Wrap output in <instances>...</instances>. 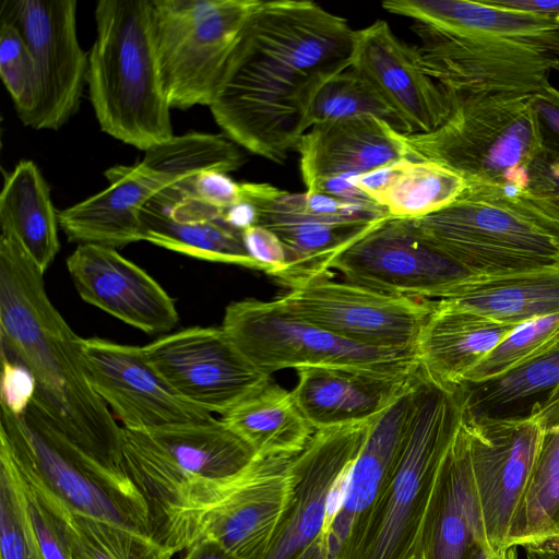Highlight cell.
<instances>
[{
  "label": "cell",
  "mask_w": 559,
  "mask_h": 559,
  "mask_svg": "<svg viewBox=\"0 0 559 559\" xmlns=\"http://www.w3.org/2000/svg\"><path fill=\"white\" fill-rule=\"evenodd\" d=\"M203 202L226 210L242 200L241 183L221 171H204L180 180Z\"/></svg>",
  "instance_id": "obj_47"
},
{
  "label": "cell",
  "mask_w": 559,
  "mask_h": 559,
  "mask_svg": "<svg viewBox=\"0 0 559 559\" xmlns=\"http://www.w3.org/2000/svg\"><path fill=\"white\" fill-rule=\"evenodd\" d=\"M143 431L195 483L231 479L259 457L221 418Z\"/></svg>",
  "instance_id": "obj_31"
},
{
  "label": "cell",
  "mask_w": 559,
  "mask_h": 559,
  "mask_svg": "<svg viewBox=\"0 0 559 559\" xmlns=\"http://www.w3.org/2000/svg\"><path fill=\"white\" fill-rule=\"evenodd\" d=\"M520 193L559 223V153L542 148L527 168Z\"/></svg>",
  "instance_id": "obj_44"
},
{
  "label": "cell",
  "mask_w": 559,
  "mask_h": 559,
  "mask_svg": "<svg viewBox=\"0 0 559 559\" xmlns=\"http://www.w3.org/2000/svg\"><path fill=\"white\" fill-rule=\"evenodd\" d=\"M76 0H3L1 22L24 39L35 68L36 104L27 121L58 130L78 111L87 80L88 55L76 34Z\"/></svg>",
  "instance_id": "obj_14"
},
{
  "label": "cell",
  "mask_w": 559,
  "mask_h": 559,
  "mask_svg": "<svg viewBox=\"0 0 559 559\" xmlns=\"http://www.w3.org/2000/svg\"><path fill=\"white\" fill-rule=\"evenodd\" d=\"M262 372L286 368L347 367L404 374L419 369L416 354L369 347L344 340L288 310L275 298L230 302L222 326Z\"/></svg>",
  "instance_id": "obj_8"
},
{
  "label": "cell",
  "mask_w": 559,
  "mask_h": 559,
  "mask_svg": "<svg viewBox=\"0 0 559 559\" xmlns=\"http://www.w3.org/2000/svg\"><path fill=\"white\" fill-rule=\"evenodd\" d=\"M298 317L350 342L416 354L432 301L338 281L330 272L296 282L277 297Z\"/></svg>",
  "instance_id": "obj_12"
},
{
  "label": "cell",
  "mask_w": 559,
  "mask_h": 559,
  "mask_svg": "<svg viewBox=\"0 0 559 559\" xmlns=\"http://www.w3.org/2000/svg\"><path fill=\"white\" fill-rule=\"evenodd\" d=\"M526 559H559V538L524 547Z\"/></svg>",
  "instance_id": "obj_52"
},
{
  "label": "cell",
  "mask_w": 559,
  "mask_h": 559,
  "mask_svg": "<svg viewBox=\"0 0 559 559\" xmlns=\"http://www.w3.org/2000/svg\"><path fill=\"white\" fill-rule=\"evenodd\" d=\"M143 350L180 396L222 416L271 382L222 328L180 330L143 346Z\"/></svg>",
  "instance_id": "obj_15"
},
{
  "label": "cell",
  "mask_w": 559,
  "mask_h": 559,
  "mask_svg": "<svg viewBox=\"0 0 559 559\" xmlns=\"http://www.w3.org/2000/svg\"><path fill=\"white\" fill-rule=\"evenodd\" d=\"M295 401L314 430L370 421L386 411L418 376L347 367L296 369Z\"/></svg>",
  "instance_id": "obj_24"
},
{
  "label": "cell",
  "mask_w": 559,
  "mask_h": 559,
  "mask_svg": "<svg viewBox=\"0 0 559 559\" xmlns=\"http://www.w3.org/2000/svg\"><path fill=\"white\" fill-rule=\"evenodd\" d=\"M67 269L84 301L135 329L167 333L179 321L166 290L114 248L78 245L67 258Z\"/></svg>",
  "instance_id": "obj_21"
},
{
  "label": "cell",
  "mask_w": 559,
  "mask_h": 559,
  "mask_svg": "<svg viewBox=\"0 0 559 559\" xmlns=\"http://www.w3.org/2000/svg\"><path fill=\"white\" fill-rule=\"evenodd\" d=\"M464 415L461 386L440 385L420 370L408 437L382 495L358 559H416L447 453Z\"/></svg>",
  "instance_id": "obj_6"
},
{
  "label": "cell",
  "mask_w": 559,
  "mask_h": 559,
  "mask_svg": "<svg viewBox=\"0 0 559 559\" xmlns=\"http://www.w3.org/2000/svg\"><path fill=\"white\" fill-rule=\"evenodd\" d=\"M180 559H238L221 544L210 537H199L187 549Z\"/></svg>",
  "instance_id": "obj_51"
},
{
  "label": "cell",
  "mask_w": 559,
  "mask_h": 559,
  "mask_svg": "<svg viewBox=\"0 0 559 559\" xmlns=\"http://www.w3.org/2000/svg\"><path fill=\"white\" fill-rule=\"evenodd\" d=\"M425 72L452 100L475 94L532 95L559 71V55L506 38L453 34L415 22Z\"/></svg>",
  "instance_id": "obj_10"
},
{
  "label": "cell",
  "mask_w": 559,
  "mask_h": 559,
  "mask_svg": "<svg viewBox=\"0 0 559 559\" xmlns=\"http://www.w3.org/2000/svg\"><path fill=\"white\" fill-rule=\"evenodd\" d=\"M81 341L50 301L44 274L16 240L1 234V354L32 373V404L64 437L100 465L128 475L123 427L88 381Z\"/></svg>",
  "instance_id": "obj_2"
},
{
  "label": "cell",
  "mask_w": 559,
  "mask_h": 559,
  "mask_svg": "<svg viewBox=\"0 0 559 559\" xmlns=\"http://www.w3.org/2000/svg\"><path fill=\"white\" fill-rule=\"evenodd\" d=\"M142 162L175 183L204 171L228 174L242 165L243 156L225 134L188 132L150 148Z\"/></svg>",
  "instance_id": "obj_38"
},
{
  "label": "cell",
  "mask_w": 559,
  "mask_h": 559,
  "mask_svg": "<svg viewBox=\"0 0 559 559\" xmlns=\"http://www.w3.org/2000/svg\"><path fill=\"white\" fill-rule=\"evenodd\" d=\"M536 417L540 425L539 448L512 522L509 548L559 538V399Z\"/></svg>",
  "instance_id": "obj_35"
},
{
  "label": "cell",
  "mask_w": 559,
  "mask_h": 559,
  "mask_svg": "<svg viewBox=\"0 0 559 559\" xmlns=\"http://www.w3.org/2000/svg\"><path fill=\"white\" fill-rule=\"evenodd\" d=\"M544 150L559 153V90L547 84L531 95Z\"/></svg>",
  "instance_id": "obj_48"
},
{
  "label": "cell",
  "mask_w": 559,
  "mask_h": 559,
  "mask_svg": "<svg viewBox=\"0 0 559 559\" xmlns=\"http://www.w3.org/2000/svg\"><path fill=\"white\" fill-rule=\"evenodd\" d=\"M241 189L242 199L255 207V225L274 233L285 249L286 269L277 282L286 287L330 272L342 251L390 216L376 203L349 213H321L307 205L304 192L270 183L241 182Z\"/></svg>",
  "instance_id": "obj_17"
},
{
  "label": "cell",
  "mask_w": 559,
  "mask_h": 559,
  "mask_svg": "<svg viewBox=\"0 0 559 559\" xmlns=\"http://www.w3.org/2000/svg\"><path fill=\"white\" fill-rule=\"evenodd\" d=\"M260 0H151L160 76L170 108L209 106L226 60Z\"/></svg>",
  "instance_id": "obj_9"
},
{
  "label": "cell",
  "mask_w": 559,
  "mask_h": 559,
  "mask_svg": "<svg viewBox=\"0 0 559 559\" xmlns=\"http://www.w3.org/2000/svg\"><path fill=\"white\" fill-rule=\"evenodd\" d=\"M484 548L480 518L462 419L447 453L426 516L416 559H479Z\"/></svg>",
  "instance_id": "obj_26"
},
{
  "label": "cell",
  "mask_w": 559,
  "mask_h": 559,
  "mask_svg": "<svg viewBox=\"0 0 559 559\" xmlns=\"http://www.w3.org/2000/svg\"><path fill=\"white\" fill-rule=\"evenodd\" d=\"M364 115L385 121L397 133H414L408 122L352 67L332 78L318 92L310 110V123L312 127L330 120Z\"/></svg>",
  "instance_id": "obj_39"
},
{
  "label": "cell",
  "mask_w": 559,
  "mask_h": 559,
  "mask_svg": "<svg viewBox=\"0 0 559 559\" xmlns=\"http://www.w3.org/2000/svg\"><path fill=\"white\" fill-rule=\"evenodd\" d=\"M373 420L314 430L292 460L295 485L289 507L272 540L254 559H297L314 542L332 491L350 472Z\"/></svg>",
  "instance_id": "obj_19"
},
{
  "label": "cell",
  "mask_w": 559,
  "mask_h": 559,
  "mask_svg": "<svg viewBox=\"0 0 559 559\" xmlns=\"http://www.w3.org/2000/svg\"><path fill=\"white\" fill-rule=\"evenodd\" d=\"M0 405L15 415H23L34 400L36 383L32 373L22 365L1 354Z\"/></svg>",
  "instance_id": "obj_46"
},
{
  "label": "cell",
  "mask_w": 559,
  "mask_h": 559,
  "mask_svg": "<svg viewBox=\"0 0 559 559\" xmlns=\"http://www.w3.org/2000/svg\"><path fill=\"white\" fill-rule=\"evenodd\" d=\"M109 186L58 212L59 227L68 241L122 248L142 241L141 213L160 190L173 185L142 160L116 165L105 171Z\"/></svg>",
  "instance_id": "obj_25"
},
{
  "label": "cell",
  "mask_w": 559,
  "mask_h": 559,
  "mask_svg": "<svg viewBox=\"0 0 559 559\" xmlns=\"http://www.w3.org/2000/svg\"><path fill=\"white\" fill-rule=\"evenodd\" d=\"M417 380L376 418L348 475L334 487L323 527L297 559H358L374 510L404 450Z\"/></svg>",
  "instance_id": "obj_11"
},
{
  "label": "cell",
  "mask_w": 559,
  "mask_h": 559,
  "mask_svg": "<svg viewBox=\"0 0 559 559\" xmlns=\"http://www.w3.org/2000/svg\"><path fill=\"white\" fill-rule=\"evenodd\" d=\"M405 159L402 158L357 176L355 178L356 188L378 204L380 198L401 173Z\"/></svg>",
  "instance_id": "obj_49"
},
{
  "label": "cell",
  "mask_w": 559,
  "mask_h": 559,
  "mask_svg": "<svg viewBox=\"0 0 559 559\" xmlns=\"http://www.w3.org/2000/svg\"><path fill=\"white\" fill-rule=\"evenodd\" d=\"M384 10L453 34L535 44L559 55V22L469 0H386Z\"/></svg>",
  "instance_id": "obj_29"
},
{
  "label": "cell",
  "mask_w": 559,
  "mask_h": 559,
  "mask_svg": "<svg viewBox=\"0 0 559 559\" xmlns=\"http://www.w3.org/2000/svg\"><path fill=\"white\" fill-rule=\"evenodd\" d=\"M0 559H41L28 521L24 485L0 439Z\"/></svg>",
  "instance_id": "obj_41"
},
{
  "label": "cell",
  "mask_w": 559,
  "mask_h": 559,
  "mask_svg": "<svg viewBox=\"0 0 559 559\" xmlns=\"http://www.w3.org/2000/svg\"><path fill=\"white\" fill-rule=\"evenodd\" d=\"M142 239L195 259L262 271L250 257L241 231L224 219V210L197 198L178 181L160 190L141 213Z\"/></svg>",
  "instance_id": "obj_23"
},
{
  "label": "cell",
  "mask_w": 559,
  "mask_h": 559,
  "mask_svg": "<svg viewBox=\"0 0 559 559\" xmlns=\"http://www.w3.org/2000/svg\"><path fill=\"white\" fill-rule=\"evenodd\" d=\"M352 68L364 75L412 127L429 133L442 126L453 106L423 69L416 46L401 40L385 21L358 31Z\"/></svg>",
  "instance_id": "obj_22"
},
{
  "label": "cell",
  "mask_w": 559,
  "mask_h": 559,
  "mask_svg": "<svg viewBox=\"0 0 559 559\" xmlns=\"http://www.w3.org/2000/svg\"><path fill=\"white\" fill-rule=\"evenodd\" d=\"M414 222L475 276L559 266V223L520 192L467 185L452 204Z\"/></svg>",
  "instance_id": "obj_4"
},
{
  "label": "cell",
  "mask_w": 559,
  "mask_h": 559,
  "mask_svg": "<svg viewBox=\"0 0 559 559\" xmlns=\"http://www.w3.org/2000/svg\"><path fill=\"white\" fill-rule=\"evenodd\" d=\"M243 245L261 270L276 281L286 269L285 249L270 229L253 225L241 231Z\"/></svg>",
  "instance_id": "obj_45"
},
{
  "label": "cell",
  "mask_w": 559,
  "mask_h": 559,
  "mask_svg": "<svg viewBox=\"0 0 559 559\" xmlns=\"http://www.w3.org/2000/svg\"><path fill=\"white\" fill-rule=\"evenodd\" d=\"M466 188L462 176L442 165L406 158L378 204L392 217L415 219L449 206Z\"/></svg>",
  "instance_id": "obj_37"
},
{
  "label": "cell",
  "mask_w": 559,
  "mask_h": 559,
  "mask_svg": "<svg viewBox=\"0 0 559 559\" xmlns=\"http://www.w3.org/2000/svg\"><path fill=\"white\" fill-rule=\"evenodd\" d=\"M448 120L429 133H397L406 157L442 165L467 185L524 189L542 151L531 95L475 94L452 100Z\"/></svg>",
  "instance_id": "obj_5"
},
{
  "label": "cell",
  "mask_w": 559,
  "mask_h": 559,
  "mask_svg": "<svg viewBox=\"0 0 559 559\" xmlns=\"http://www.w3.org/2000/svg\"><path fill=\"white\" fill-rule=\"evenodd\" d=\"M516 326L432 301L416 345L419 368L440 385L461 386L468 372Z\"/></svg>",
  "instance_id": "obj_28"
},
{
  "label": "cell",
  "mask_w": 559,
  "mask_h": 559,
  "mask_svg": "<svg viewBox=\"0 0 559 559\" xmlns=\"http://www.w3.org/2000/svg\"><path fill=\"white\" fill-rule=\"evenodd\" d=\"M292 459L258 457L230 479L200 516L194 540L210 537L238 559H254L272 540L292 500Z\"/></svg>",
  "instance_id": "obj_20"
},
{
  "label": "cell",
  "mask_w": 559,
  "mask_h": 559,
  "mask_svg": "<svg viewBox=\"0 0 559 559\" xmlns=\"http://www.w3.org/2000/svg\"><path fill=\"white\" fill-rule=\"evenodd\" d=\"M95 22L86 80L95 116L104 132L146 152L174 136L151 0H100Z\"/></svg>",
  "instance_id": "obj_3"
},
{
  "label": "cell",
  "mask_w": 559,
  "mask_h": 559,
  "mask_svg": "<svg viewBox=\"0 0 559 559\" xmlns=\"http://www.w3.org/2000/svg\"><path fill=\"white\" fill-rule=\"evenodd\" d=\"M0 407V439L25 476L76 513L152 537L147 504L129 475L91 459L32 403L21 416Z\"/></svg>",
  "instance_id": "obj_7"
},
{
  "label": "cell",
  "mask_w": 559,
  "mask_h": 559,
  "mask_svg": "<svg viewBox=\"0 0 559 559\" xmlns=\"http://www.w3.org/2000/svg\"><path fill=\"white\" fill-rule=\"evenodd\" d=\"M88 381L123 428L150 430L212 419L180 396L148 361L143 347L99 337L82 338Z\"/></svg>",
  "instance_id": "obj_18"
},
{
  "label": "cell",
  "mask_w": 559,
  "mask_h": 559,
  "mask_svg": "<svg viewBox=\"0 0 559 559\" xmlns=\"http://www.w3.org/2000/svg\"><path fill=\"white\" fill-rule=\"evenodd\" d=\"M461 388L473 417L530 419L559 399V345L504 374Z\"/></svg>",
  "instance_id": "obj_33"
},
{
  "label": "cell",
  "mask_w": 559,
  "mask_h": 559,
  "mask_svg": "<svg viewBox=\"0 0 559 559\" xmlns=\"http://www.w3.org/2000/svg\"><path fill=\"white\" fill-rule=\"evenodd\" d=\"M469 457L487 555L508 549L515 512L536 461L540 425L523 420L473 417L464 409Z\"/></svg>",
  "instance_id": "obj_16"
},
{
  "label": "cell",
  "mask_w": 559,
  "mask_h": 559,
  "mask_svg": "<svg viewBox=\"0 0 559 559\" xmlns=\"http://www.w3.org/2000/svg\"><path fill=\"white\" fill-rule=\"evenodd\" d=\"M296 150L307 189L322 179L357 177L407 158L397 132L370 115L313 124Z\"/></svg>",
  "instance_id": "obj_27"
},
{
  "label": "cell",
  "mask_w": 559,
  "mask_h": 559,
  "mask_svg": "<svg viewBox=\"0 0 559 559\" xmlns=\"http://www.w3.org/2000/svg\"><path fill=\"white\" fill-rule=\"evenodd\" d=\"M221 419L259 457L292 459L306 448L314 433L293 392L272 382Z\"/></svg>",
  "instance_id": "obj_34"
},
{
  "label": "cell",
  "mask_w": 559,
  "mask_h": 559,
  "mask_svg": "<svg viewBox=\"0 0 559 559\" xmlns=\"http://www.w3.org/2000/svg\"><path fill=\"white\" fill-rule=\"evenodd\" d=\"M559 345V312L516 326L465 377L463 384L504 374Z\"/></svg>",
  "instance_id": "obj_40"
},
{
  "label": "cell",
  "mask_w": 559,
  "mask_h": 559,
  "mask_svg": "<svg viewBox=\"0 0 559 559\" xmlns=\"http://www.w3.org/2000/svg\"><path fill=\"white\" fill-rule=\"evenodd\" d=\"M331 269L347 282L429 301L475 276L433 246L414 219L392 216L342 251Z\"/></svg>",
  "instance_id": "obj_13"
},
{
  "label": "cell",
  "mask_w": 559,
  "mask_h": 559,
  "mask_svg": "<svg viewBox=\"0 0 559 559\" xmlns=\"http://www.w3.org/2000/svg\"><path fill=\"white\" fill-rule=\"evenodd\" d=\"M479 559H518L516 547H511L497 555H483Z\"/></svg>",
  "instance_id": "obj_53"
},
{
  "label": "cell",
  "mask_w": 559,
  "mask_h": 559,
  "mask_svg": "<svg viewBox=\"0 0 559 559\" xmlns=\"http://www.w3.org/2000/svg\"><path fill=\"white\" fill-rule=\"evenodd\" d=\"M22 479L28 521L40 558L70 559L66 534L60 519L23 476Z\"/></svg>",
  "instance_id": "obj_43"
},
{
  "label": "cell",
  "mask_w": 559,
  "mask_h": 559,
  "mask_svg": "<svg viewBox=\"0 0 559 559\" xmlns=\"http://www.w3.org/2000/svg\"><path fill=\"white\" fill-rule=\"evenodd\" d=\"M358 31L312 1H260L226 60L211 112L236 144L284 163L321 87L353 64Z\"/></svg>",
  "instance_id": "obj_1"
},
{
  "label": "cell",
  "mask_w": 559,
  "mask_h": 559,
  "mask_svg": "<svg viewBox=\"0 0 559 559\" xmlns=\"http://www.w3.org/2000/svg\"><path fill=\"white\" fill-rule=\"evenodd\" d=\"M1 234L19 242L45 274L59 249L58 212L50 189L32 160H21L4 176L0 194Z\"/></svg>",
  "instance_id": "obj_32"
},
{
  "label": "cell",
  "mask_w": 559,
  "mask_h": 559,
  "mask_svg": "<svg viewBox=\"0 0 559 559\" xmlns=\"http://www.w3.org/2000/svg\"><path fill=\"white\" fill-rule=\"evenodd\" d=\"M0 75L24 124L36 104V74L31 52L15 27L0 22Z\"/></svg>",
  "instance_id": "obj_42"
},
{
  "label": "cell",
  "mask_w": 559,
  "mask_h": 559,
  "mask_svg": "<svg viewBox=\"0 0 559 559\" xmlns=\"http://www.w3.org/2000/svg\"><path fill=\"white\" fill-rule=\"evenodd\" d=\"M20 473L60 519L70 559H171L174 556L150 536L72 511L44 487Z\"/></svg>",
  "instance_id": "obj_36"
},
{
  "label": "cell",
  "mask_w": 559,
  "mask_h": 559,
  "mask_svg": "<svg viewBox=\"0 0 559 559\" xmlns=\"http://www.w3.org/2000/svg\"><path fill=\"white\" fill-rule=\"evenodd\" d=\"M436 302L520 325L559 312V266L506 275L474 276Z\"/></svg>",
  "instance_id": "obj_30"
},
{
  "label": "cell",
  "mask_w": 559,
  "mask_h": 559,
  "mask_svg": "<svg viewBox=\"0 0 559 559\" xmlns=\"http://www.w3.org/2000/svg\"><path fill=\"white\" fill-rule=\"evenodd\" d=\"M485 3L559 22V0H483Z\"/></svg>",
  "instance_id": "obj_50"
}]
</instances>
